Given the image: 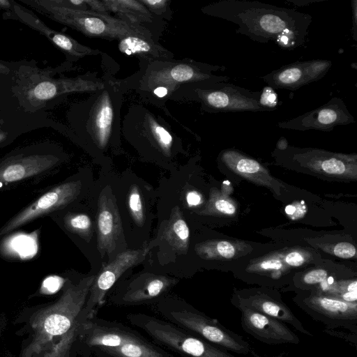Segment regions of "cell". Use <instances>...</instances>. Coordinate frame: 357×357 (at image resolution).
Wrapping results in <instances>:
<instances>
[{
    "label": "cell",
    "mask_w": 357,
    "mask_h": 357,
    "mask_svg": "<svg viewBox=\"0 0 357 357\" xmlns=\"http://www.w3.org/2000/svg\"><path fill=\"white\" fill-rule=\"evenodd\" d=\"M63 66L40 68L31 60L0 59V112L28 132L57 123L47 111L61 96L76 89V82L54 78Z\"/></svg>",
    "instance_id": "cell-1"
},
{
    "label": "cell",
    "mask_w": 357,
    "mask_h": 357,
    "mask_svg": "<svg viewBox=\"0 0 357 357\" xmlns=\"http://www.w3.org/2000/svg\"><path fill=\"white\" fill-rule=\"evenodd\" d=\"M206 11L236 24V33L257 43L274 41L284 49L303 45L312 22L309 14L257 1L222 0Z\"/></svg>",
    "instance_id": "cell-2"
},
{
    "label": "cell",
    "mask_w": 357,
    "mask_h": 357,
    "mask_svg": "<svg viewBox=\"0 0 357 357\" xmlns=\"http://www.w3.org/2000/svg\"><path fill=\"white\" fill-rule=\"evenodd\" d=\"M95 278L96 275L87 276L76 284L68 285L55 303L36 314L31 322L33 339L24 357H32L54 337L68 335L83 312Z\"/></svg>",
    "instance_id": "cell-3"
},
{
    "label": "cell",
    "mask_w": 357,
    "mask_h": 357,
    "mask_svg": "<svg viewBox=\"0 0 357 357\" xmlns=\"http://www.w3.org/2000/svg\"><path fill=\"white\" fill-rule=\"evenodd\" d=\"M38 13L84 34L107 38L137 35L145 37L139 29L109 15L73 9L53 3L51 0H20Z\"/></svg>",
    "instance_id": "cell-4"
},
{
    "label": "cell",
    "mask_w": 357,
    "mask_h": 357,
    "mask_svg": "<svg viewBox=\"0 0 357 357\" xmlns=\"http://www.w3.org/2000/svg\"><path fill=\"white\" fill-rule=\"evenodd\" d=\"M157 310L170 322L185 331L219 346L228 351L239 354H256L241 336L225 327L217 319L211 318L190 306L158 305Z\"/></svg>",
    "instance_id": "cell-5"
},
{
    "label": "cell",
    "mask_w": 357,
    "mask_h": 357,
    "mask_svg": "<svg viewBox=\"0 0 357 357\" xmlns=\"http://www.w3.org/2000/svg\"><path fill=\"white\" fill-rule=\"evenodd\" d=\"M128 319L155 342L188 357H236L226 349L163 320L143 314H129Z\"/></svg>",
    "instance_id": "cell-6"
},
{
    "label": "cell",
    "mask_w": 357,
    "mask_h": 357,
    "mask_svg": "<svg viewBox=\"0 0 357 357\" xmlns=\"http://www.w3.org/2000/svg\"><path fill=\"white\" fill-rule=\"evenodd\" d=\"M62 160L56 146L48 142L16 149L0 158V187L47 173Z\"/></svg>",
    "instance_id": "cell-7"
},
{
    "label": "cell",
    "mask_w": 357,
    "mask_h": 357,
    "mask_svg": "<svg viewBox=\"0 0 357 357\" xmlns=\"http://www.w3.org/2000/svg\"><path fill=\"white\" fill-rule=\"evenodd\" d=\"M279 155L306 169L320 175L345 179H356L357 155L334 153L314 148H296L287 146L277 149Z\"/></svg>",
    "instance_id": "cell-8"
},
{
    "label": "cell",
    "mask_w": 357,
    "mask_h": 357,
    "mask_svg": "<svg viewBox=\"0 0 357 357\" xmlns=\"http://www.w3.org/2000/svg\"><path fill=\"white\" fill-rule=\"evenodd\" d=\"M305 291V290H304ZM294 298V303L313 319L326 326L357 335V303H348L314 291H306Z\"/></svg>",
    "instance_id": "cell-9"
},
{
    "label": "cell",
    "mask_w": 357,
    "mask_h": 357,
    "mask_svg": "<svg viewBox=\"0 0 357 357\" xmlns=\"http://www.w3.org/2000/svg\"><path fill=\"white\" fill-rule=\"evenodd\" d=\"M205 107L213 112H271L261 98V91L251 90L228 82L211 83L199 90Z\"/></svg>",
    "instance_id": "cell-10"
},
{
    "label": "cell",
    "mask_w": 357,
    "mask_h": 357,
    "mask_svg": "<svg viewBox=\"0 0 357 357\" xmlns=\"http://www.w3.org/2000/svg\"><path fill=\"white\" fill-rule=\"evenodd\" d=\"M82 189L80 181L61 183L41 195L0 228V238L38 218L66 206L75 200Z\"/></svg>",
    "instance_id": "cell-11"
},
{
    "label": "cell",
    "mask_w": 357,
    "mask_h": 357,
    "mask_svg": "<svg viewBox=\"0 0 357 357\" xmlns=\"http://www.w3.org/2000/svg\"><path fill=\"white\" fill-rule=\"evenodd\" d=\"M147 248L126 250L116 255V257L104 266L96 275L83 310L86 319H91L98 308L103 304L107 291L121 275L129 268L144 260Z\"/></svg>",
    "instance_id": "cell-12"
},
{
    "label": "cell",
    "mask_w": 357,
    "mask_h": 357,
    "mask_svg": "<svg viewBox=\"0 0 357 357\" xmlns=\"http://www.w3.org/2000/svg\"><path fill=\"white\" fill-rule=\"evenodd\" d=\"M97 248L101 258H110L125 244L121 215L110 186H105L100 193L96 215Z\"/></svg>",
    "instance_id": "cell-13"
},
{
    "label": "cell",
    "mask_w": 357,
    "mask_h": 357,
    "mask_svg": "<svg viewBox=\"0 0 357 357\" xmlns=\"http://www.w3.org/2000/svg\"><path fill=\"white\" fill-rule=\"evenodd\" d=\"M342 99L333 97L326 104L298 116L280 121L278 126L288 130L305 131L317 130L329 132L337 126L354 123Z\"/></svg>",
    "instance_id": "cell-14"
},
{
    "label": "cell",
    "mask_w": 357,
    "mask_h": 357,
    "mask_svg": "<svg viewBox=\"0 0 357 357\" xmlns=\"http://www.w3.org/2000/svg\"><path fill=\"white\" fill-rule=\"evenodd\" d=\"M332 66V61L313 59L296 61L282 66L261 78L271 89L297 90L323 78Z\"/></svg>",
    "instance_id": "cell-15"
},
{
    "label": "cell",
    "mask_w": 357,
    "mask_h": 357,
    "mask_svg": "<svg viewBox=\"0 0 357 357\" xmlns=\"http://www.w3.org/2000/svg\"><path fill=\"white\" fill-rule=\"evenodd\" d=\"M231 302L236 307H248L289 324L304 335L313 336L277 293L262 289L238 291L234 294Z\"/></svg>",
    "instance_id": "cell-16"
},
{
    "label": "cell",
    "mask_w": 357,
    "mask_h": 357,
    "mask_svg": "<svg viewBox=\"0 0 357 357\" xmlns=\"http://www.w3.org/2000/svg\"><path fill=\"white\" fill-rule=\"evenodd\" d=\"M241 313V325L245 332L268 344H298L301 340L286 324L243 306L236 307Z\"/></svg>",
    "instance_id": "cell-17"
},
{
    "label": "cell",
    "mask_w": 357,
    "mask_h": 357,
    "mask_svg": "<svg viewBox=\"0 0 357 357\" xmlns=\"http://www.w3.org/2000/svg\"><path fill=\"white\" fill-rule=\"evenodd\" d=\"M3 20H17L44 36L53 45L59 48L69 57L79 58L91 53L87 47L79 44L72 38L48 26L34 13L13 0V8L3 13Z\"/></svg>",
    "instance_id": "cell-18"
},
{
    "label": "cell",
    "mask_w": 357,
    "mask_h": 357,
    "mask_svg": "<svg viewBox=\"0 0 357 357\" xmlns=\"http://www.w3.org/2000/svg\"><path fill=\"white\" fill-rule=\"evenodd\" d=\"M178 282L167 275L142 273L133 279L115 302L122 305H138L162 296Z\"/></svg>",
    "instance_id": "cell-19"
},
{
    "label": "cell",
    "mask_w": 357,
    "mask_h": 357,
    "mask_svg": "<svg viewBox=\"0 0 357 357\" xmlns=\"http://www.w3.org/2000/svg\"><path fill=\"white\" fill-rule=\"evenodd\" d=\"M79 333L86 344L98 349L116 347L129 342L143 341L129 329L100 325L86 319L80 326Z\"/></svg>",
    "instance_id": "cell-20"
},
{
    "label": "cell",
    "mask_w": 357,
    "mask_h": 357,
    "mask_svg": "<svg viewBox=\"0 0 357 357\" xmlns=\"http://www.w3.org/2000/svg\"><path fill=\"white\" fill-rule=\"evenodd\" d=\"M220 161L229 169L257 184L275 190V181L257 160L234 149L222 151Z\"/></svg>",
    "instance_id": "cell-21"
},
{
    "label": "cell",
    "mask_w": 357,
    "mask_h": 357,
    "mask_svg": "<svg viewBox=\"0 0 357 357\" xmlns=\"http://www.w3.org/2000/svg\"><path fill=\"white\" fill-rule=\"evenodd\" d=\"M158 236L176 253L184 255L188 252L190 231L178 206L172 209L169 218L162 222Z\"/></svg>",
    "instance_id": "cell-22"
},
{
    "label": "cell",
    "mask_w": 357,
    "mask_h": 357,
    "mask_svg": "<svg viewBox=\"0 0 357 357\" xmlns=\"http://www.w3.org/2000/svg\"><path fill=\"white\" fill-rule=\"evenodd\" d=\"M113 120V109L107 96L102 97L98 105L93 126L98 144L103 147L107 144L111 132Z\"/></svg>",
    "instance_id": "cell-23"
},
{
    "label": "cell",
    "mask_w": 357,
    "mask_h": 357,
    "mask_svg": "<svg viewBox=\"0 0 357 357\" xmlns=\"http://www.w3.org/2000/svg\"><path fill=\"white\" fill-rule=\"evenodd\" d=\"M99 349L112 357H169L144 340Z\"/></svg>",
    "instance_id": "cell-24"
},
{
    "label": "cell",
    "mask_w": 357,
    "mask_h": 357,
    "mask_svg": "<svg viewBox=\"0 0 357 357\" xmlns=\"http://www.w3.org/2000/svg\"><path fill=\"white\" fill-rule=\"evenodd\" d=\"M197 254L206 259H232L237 254V246L225 240L207 241L195 245Z\"/></svg>",
    "instance_id": "cell-25"
},
{
    "label": "cell",
    "mask_w": 357,
    "mask_h": 357,
    "mask_svg": "<svg viewBox=\"0 0 357 357\" xmlns=\"http://www.w3.org/2000/svg\"><path fill=\"white\" fill-rule=\"evenodd\" d=\"M119 49L127 54L159 55L160 47H156L152 41H148L144 37L137 35L126 36L120 38Z\"/></svg>",
    "instance_id": "cell-26"
},
{
    "label": "cell",
    "mask_w": 357,
    "mask_h": 357,
    "mask_svg": "<svg viewBox=\"0 0 357 357\" xmlns=\"http://www.w3.org/2000/svg\"><path fill=\"white\" fill-rule=\"evenodd\" d=\"M107 10L117 13L121 16L126 17L128 20L135 22L149 17L148 11L135 1H102Z\"/></svg>",
    "instance_id": "cell-27"
},
{
    "label": "cell",
    "mask_w": 357,
    "mask_h": 357,
    "mask_svg": "<svg viewBox=\"0 0 357 357\" xmlns=\"http://www.w3.org/2000/svg\"><path fill=\"white\" fill-rule=\"evenodd\" d=\"M65 227L89 242L93 235L92 222L87 214L68 213L63 218Z\"/></svg>",
    "instance_id": "cell-28"
},
{
    "label": "cell",
    "mask_w": 357,
    "mask_h": 357,
    "mask_svg": "<svg viewBox=\"0 0 357 357\" xmlns=\"http://www.w3.org/2000/svg\"><path fill=\"white\" fill-rule=\"evenodd\" d=\"M26 132V130L15 124L0 112V148L10 144Z\"/></svg>",
    "instance_id": "cell-29"
},
{
    "label": "cell",
    "mask_w": 357,
    "mask_h": 357,
    "mask_svg": "<svg viewBox=\"0 0 357 357\" xmlns=\"http://www.w3.org/2000/svg\"><path fill=\"white\" fill-rule=\"evenodd\" d=\"M128 202L130 213L134 222L139 227L143 226L145 220L143 203L139 188L135 184L130 188Z\"/></svg>",
    "instance_id": "cell-30"
},
{
    "label": "cell",
    "mask_w": 357,
    "mask_h": 357,
    "mask_svg": "<svg viewBox=\"0 0 357 357\" xmlns=\"http://www.w3.org/2000/svg\"><path fill=\"white\" fill-rule=\"evenodd\" d=\"M216 212L225 215H233L236 212V207L229 201L217 197L215 194L213 192L202 213L206 214Z\"/></svg>",
    "instance_id": "cell-31"
},
{
    "label": "cell",
    "mask_w": 357,
    "mask_h": 357,
    "mask_svg": "<svg viewBox=\"0 0 357 357\" xmlns=\"http://www.w3.org/2000/svg\"><path fill=\"white\" fill-rule=\"evenodd\" d=\"M151 133L160 146V148L166 153L169 152L171 148L172 137L169 132L162 126L157 123L152 121L150 124Z\"/></svg>",
    "instance_id": "cell-32"
},
{
    "label": "cell",
    "mask_w": 357,
    "mask_h": 357,
    "mask_svg": "<svg viewBox=\"0 0 357 357\" xmlns=\"http://www.w3.org/2000/svg\"><path fill=\"white\" fill-rule=\"evenodd\" d=\"M282 257L280 258L278 256L274 257H270L262 261H260L257 264L255 265L252 270L256 271H275L278 272L282 271L286 269Z\"/></svg>",
    "instance_id": "cell-33"
},
{
    "label": "cell",
    "mask_w": 357,
    "mask_h": 357,
    "mask_svg": "<svg viewBox=\"0 0 357 357\" xmlns=\"http://www.w3.org/2000/svg\"><path fill=\"white\" fill-rule=\"evenodd\" d=\"M282 259L285 265L298 267L307 263V257L306 253L295 250L285 254Z\"/></svg>",
    "instance_id": "cell-34"
},
{
    "label": "cell",
    "mask_w": 357,
    "mask_h": 357,
    "mask_svg": "<svg viewBox=\"0 0 357 357\" xmlns=\"http://www.w3.org/2000/svg\"><path fill=\"white\" fill-rule=\"evenodd\" d=\"M64 283V280L57 275L46 278L42 284L40 291L45 294H51L58 291Z\"/></svg>",
    "instance_id": "cell-35"
},
{
    "label": "cell",
    "mask_w": 357,
    "mask_h": 357,
    "mask_svg": "<svg viewBox=\"0 0 357 357\" xmlns=\"http://www.w3.org/2000/svg\"><path fill=\"white\" fill-rule=\"evenodd\" d=\"M333 254L342 259H350L356 257V250L355 246L348 242L339 243L335 245L333 250Z\"/></svg>",
    "instance_id": "cell-36"
},
{
    "label": "cell",
    "mask_w": 357,
    "mask_h": 357,
    "mask_svg": "<svg viewBox=\"0 0 357 357\" xmlns=\"http://www.w3.org/2000/svg\"><path fill=\"white\" fill-rule=\"evenodd\" d=\"M285 213L292 220H296L303 217L307 211V207L303 201L296 202L287 206L284 208Z\"/></svg>",
    "instance_id": "cell-37"
},
{
    "label": "cell",
    "mask_w": 357,
    "mask_h": 357,
    "mask_svg": "<svg viewBox=\"0 0 357 357\" xmlns=\"http://www.w3.org/2000/svg\"><path fill=\"white\" fill-rule=\"evenodd\" d=\"M141 3H145L151 10L159 13L160 11H163L166 6L167 1L165 0H144Z\"/></svg>",
    "instance_id": "cell-38"
},
{
    "label": "cell",
    "mask_w": 357,
    "mask_h": 357,
    "mask_svg": "<svg viewBox=\"0 0 357 357\" xmlns=\"http://www.w3.org/2000/svg\"><path fill=\"white\" fill-rule=\"evenodd\" d=\"M86 3L88 4L91 9L93 10V12H95L98 14L101 15H109L107 13V9L105 7L103 2L99 1H86Z\"/></svg>",
    "instance_id": "cell-39"
},
{
    "label": "cell",
    "mask_w": 357,
    "mask_h": 357,
    "mask_svg": "<svg viewBox=\"0 0 357 357\" xmlns=\"http://www.w3.org/2000/svg\"><path fill=\"white\" fill-rule=\"evenodd\" d=\"M201 195L197 191H190L186 195V202L189 206H195L202 203Z\"/></svg>",
    "instance_id": "cell-40"
},
{
    "label": "cell",
    "mask_w": 357,
    "mask_h": 357,
    "mask_svg": "<svg viewBox=\"0 0 357 357\" xmlns=\"http://www.w3.org/2000/svg\"><path fill=\"white\" fill-rule=\"evenodd\" d=\"M352 20H353V38L356 40L357 35V1L354 0L352 2Z\"/></svg>",
    "instance_id": "cell-41"
},
{
    "label": "cell",
    "mask_w": 357,
    "mask_h": 357,
    "mask_svg": "<svg viewBox=\"0 0 357 357\" xmlns=\"http://www.w3.org/2000/svg\"><path fill=\"white\" fill-rule=\"evenodd\" d=\"M13 8V0H0V10L9 12Z\"/></svg>",
    "instance_id": "cell-42"
},
{
    "label": "cell",
    "mask_w": 357,
    "mask_h": 357,
    "mask_svg": "<svg viewBox=\"0 0 357 357\" xmlns=\"http://www.w3.org/2000/svg\"><path fill=\"white\" fill-rule=\"evenodd\" d=\"M324 0H287L288 2H291L296 6H303L307 4L323 1Z\"/></svg>",
    "instance_id": "cell-43"
},
{
    "label": "cell",
    "mask_w": 357,
    "mask_h": 357,
    "mask_svg": "<svg viewBox=\"0 0 357 357\" xmlns=\"http://www.w3.org/2000/svg\"><path fill=\"white\" fill-rule=\"evenodd\" d=\"M153 93H155V95H156L157 96L160 97V98H162L164 97L165 96L167 95V89L165 88V87H163V86H159L158 88H156Z\"/></svg>",
    "instance_id": "cell-44"
}]
</instances>
